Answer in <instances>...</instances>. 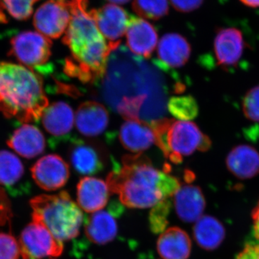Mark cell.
<instances>
[{"mask_svg": "<svg viewBox=\"0 0 259 259\" xmlns=\"http://www.w3.org/2000/svg\"><path fill=\"white\" fill-rule=\"evenodd\" d=\"M113 167L107 177L109 190L131 208L154 207L173 196L182 186L169 172L156 169L141 153L123 156L121 164L113 161Z\"/></svg>", "mask_w": 259, "mask_h": 259, "instance_id": "obj_1", "label": "cell"}, {"mask_svg": "<svg viewBox=\"0 0 259 259\" xmlns=\"http://www.w3.org/2000/svg\"><path fill=\"white\" fill-rule=\"evenodd\" d=\"M40 75L20 64L0 61V113L28 124L49 106Z\"/></svg>", "mask_w": 259, "mask_h": 259, "instance_id": "obj_2", "label": "cell"}, {"mask_svg": "<svg viewBox=\"0 0 259 259\" xmlns=\"http://www.w3.org/2000/svg\"><path fill=\"white\" fill-rule=\"evenodd\" d=\"M30 204L32 220L41 222L57 239L69 241L79 235L83 223L82 212L67 192L37 196Z\"/></svg>", "mask_w": 259, "mask_h": 259, "instance_id": "obj_3", "label": "cell"}, {"mask_svg": "<svg viewBox=\"0 0 259 259\" xmlns=\"http://www.w3.org/2000/svg\"><path fill=\"white\" fill-rule=\"evenodd\" d=\"M154 131L156 144L165 157L173 163H182L184 156L194 151H208L212 141L198 126L191 121L161 118L151 122Z\"/></svg>", "mask_w": 259, "mask_h": 259, "instance_id": "obj_4", "label": "cell"}, {"mask_svg": "<svg viewBox=\"0 0 259 259\" xmlns=\"http://www.w3.org/2000/svg\"><path fill=\"white\" fill-rule=\"evenodd\" d=\"M71 19L63 42L71 53L104 37L97 28L93 10H89L88 0L67 2Z\"/></svg>", "mask_w": 259, "mask_h": 259, "instance_id": "obj_5", "label": "cell"}, {"mask_svg": "<svg viewBox=\"0 0 259 259\" xmlns=\"http://www.w3.org/2000/svg\"><path fill=\"white\" fill-rule=\"evenodd\" d=\"M19 245L23 259H54L60 256L64 250L62 241L36 220H32L22 232Z\"/></svg>", "mask_w": 259, "mask_h": 259, "instance_id": "obj_6", "label": "cell"}, {"mask_svg": "<svg viewBox=\"0 0 259 259\" xmlns=\"http://www.w3.org/2000/svg\"><path fill=\"white\" fill-rule=\"evenodd\" d=\"M10 54L30 69L45 70L51 55L52 42L36 32L24 31L10 41Z\"/></svg>", "mask_w": 259, "mask_h": 259, "instance_id": "obj_7", "label": "cell"}, {"mask_svg": "<svg viewBox=\"0 0 259 259\" xmlns=\"http://www.w3.org/2000/svg\"><path fill=\"white\" fill-rule=\"evenodd\" d=\"M71 13L67 2L49 0L36 10L33 25L37 31L49 38H58L69 26Z\"/></svg>", "mask_w": 259, "mask_h": 259, "instance_id": "obj_8", "label": "cell"}, {"mask_svg": "<svg viewBox=\"0 0 259 259\" xmlns=\"http://www.w3.org/2000/svg\"><path fill=\"white\" fill-rule=\"evenodd\" d=\"M32 177L37 186L47 191L61 189L69 178V167L60 156L48 155L40 158L31 168Z\"/></svg>", "mask_w": 259, "mask_h": 259, "instance_id": "obj_9", "label": "cell"}, {"mask_svg": "<svg viewBox=\"0 0 259 259\" xmlns=\"http://www.w3.org/2000/svg\"><path fill=\"white\" fill-rule=\"evenodd\" d=\"M245 47L243 32L236 28L218 30L214 40V53L218 64L223 68L233 67L238 64Z\"/></svg>", "mask_w": 259, "mask_h": 259, "instance_id": "obj_10", "label": "cell"}, {"mask_svg": "<svg viewBox=\"0 0 259 259\" xmlns=\"http://www.w3.org/2000/svg\"><path fill=\"white\" fill-rule=\"evenodd\" d=\"M191 52L190 42L185 37L177 33L166 34L158 42L159 59L153 61V64L164 71L169 68H180L188 62Z\"/></svg>", "mask_w": 259, "mask_h": 259, "instance_id": "obj_11", "label": "cell"}, {"mask_svg": "<svg viewBox=\"0 0 259 259\" xmlns=\"http://www.w3.org/2000/svg\"><path fill=\"white\" fill-rule=\"evenodd\" d=\"M97 28L109 42L120 44L128 27L131 15L117 5L108 4L93 10Z\"/></svg>", "mask_w": 259, "mask_h": 259, "instance_id": "obj_12", "label": "cell"}, {"mask_svg": "<svg viewBox=\"0 0 259 259\" xmlns=\"http://www.w3.org/2000/svg\"><path fill=\"white\" fill-rule=\"evenodd\" d=\"M127 45L136 55L149 59L157 46L156 29L144 19L131 16L127 32Z\"/></svg>", "mask_w": 259, "mask_h": 259, "instance_id": "obj_13", "label": "cell"}, {"mask_svg": "<svg viewBox=\"0 0 259 259\" xmlns=\"http://www.w3.org/2000/svg\"><path fill=\"white\" fill-rule=\"evenodd\" d=\"M173 196L175 210L182 221L197 222L202 217L206 202L199 187L192 185L181 186Z\"/></svg>", "mask_w": 259, "mask_h": 259, "instance_id": "obj_14", "label": "cell"}, {"mask_svg": "<svg viewBox=\"0 0 259 259\" xmlns=\"http://www.w3.org/2000/svg\"><path fill=\"white\" fill-rule=\"evenodd\" d=\"M76 126L78 131L88 137L102 134L109 123V114L102 104L95 101L83 102L76 112Z\"/></svg>", "mask_w": 259, "mask_h": 259, "instance_id": "obj_15", "label": "cell"}, {"mask_svg": "<svg viewBox=\"0 0 259 259\" xmlns=\"http://www.w3.org/2000/svg\"><path fill=\"white\" fill-rule=\"evenodd\" d=\"M226 164L236 178L250 180L259 174V152L249 145H238L228 153Z\"/></svg>", "mask_w": 259, "mask_h": 259, "instance_id": "obj_16", "label": "cell"}, {"mask_svg": "<svg viewBox=\"0 0 259 259\" xmlns=\"http://www.w3.org/2000/svg\"><path fill=\"white\" fill-rule=\"evenodd\" d=\"M107 182L94 177H83L77 185V201L80 208L88 213L102 210L110 196Z\"/></svg>", "mask_w": 259, "mask_h": 259, "instance_id": "obj_17", "label": "cell"}, {"mask_svg": "<svg viewBox=\"0 0 259 259\" xmlns=\"http://www.w3.org/2000/svg\"><path fill=\"white\" fill-rule=\"evenodd\" d=\"M120 140L123 147L131 152L141 153L156 144L154 131L149 122L127 120L121 126Z\"/></svg>", "mask_w": 259, "mask_h": 259, "instance_id": "obj_18", "label": "cell"}, {"mask_svg": "<svg viewBox=\"0 0 259 259\" xmlns=\"http://www.w3.org/2000/svg\"><path fill=\"white\" fill-rule=\"evenodd\" d=\"M8 145L23 157L32 158L44 152L46 141L44 135L37 127L24 124L15 131L8 140Z\"/></svg>", "mask_w": 259, "mask_h": 259, "instance_id": "obj_19", "label": "cell"}, {"mask_svg": "<svg viewBox=\"0 0 259 259\" xmlns=\"http://www.w3.org/2000/svg\"><path fill=\"white\" fill-rule=\"evenodd\" d=\"M69 158L75 171L79 175H96L104 168L98 151L81 139L73 140L70 147Z\"/></svg>", "mask_w": 259, "mask_h": 259, "instance_id": "obj_20", "label": "cell"}, {"mask_svg": "<svg viewBox=\"0 0 259 259\" xmlns=\"http://www.w3.org/2000/svg\"><path fill=\"white\" fill-rule=\"evenodd\" d=\"M191 249L190 237L178 227L165 230L157 241L158 253L163 259H187L190 257Z\"/></svg>", "mask_w": 259, "mask_h": 259, "instance_id": "obj_21", "label": "cell"}, {"mask_svg": "<svg viewBox=\"0 0 259 259\" xmlns=\"http://www.w3.org/2000/svg\"><path fill=\"white\" fill-rule=\"evenodd\" d=\"M84 230L90 241L104 245L115 239L117 225L110 212L100 210L92 213L85 219Z\"/></svg>", "mask_w": 259, "mask_h": 259, "instance_id": "obj_22", "label": "cell"}, {"mask_svg": "<svg viewBox=\"0 0 259 259\" xmlns=\"http://www.w3.org/2000/svg\"><path fill=\"white\" fill-rule=\"evenodd\" d=\"M41 117L42 125L47 132L54 136L69 134L74 126V112L71 107L64 102H57L49 105Z\"/></svg>", "mask_w": 259, "mask_h": 259, "instance_id": "obj_23", "label": "cell"}, {"mask_svg": "<svg viewBox=\"0 0 259 259\" xmlns=\"http://www.w3.org/2000/svg\"><path fill=\"white\" fill-rule=\"evenodd\" d=\"M193 233L197 244L201 248L208 250L218 248L226 237V231L222 223L209 215L199 218L194 225Z\"/></svg>", "mask_w": 259, "mask_h": 259, "instance_id": "obj_24", "label": "cell"}, {"mask_svg": "<svg viewBox=\"0 0 259 259\" xmlns=\"http://www.w3.org/2000/svg\"><path fill=\"white\" fill-rule=\"evenodd\" d=\"M23 174V163L15 154L9 151H0V185H15Z\"/></svg>", "mask_w": 259, "mask_h": 259, "instance_id": "obj_25", "label": "cell"}, {"mask_svg": "<svg viewBox=\"0 0 259 259\" xmlns=\"http://www.w3.org/2000/svg\"><path fill=\"white\" fill-rule=\"evenodd\" d=\"M38 0H0V22L5 23L8 18L25 20L30 18L33 5Z\"/></svg>", "mask_w": 259, "mask_h": 259, "instance_id": "obj_26", "label": "cell"}, {"mask_svg": "<svg viewBox=\"0 0 259 259\" xmlns=\"http://www.w3.org/2000/svg\"><path fill=\"white\" fill-rule=\"evenodd\" d=\"M167 107L171 115L180 120L190 121L198 115V105L195 99L190 95L171 97Z\"/></svg>", "mask_w": 259, "mask_h": 259, "instance_id": "obj_27", "label": "cell"}, {"mask_svg": "<svg viewBox=\"0 0 259 259\" xmlns=\"http://www.w3.org/2000/svg\"><path fill=\"white\" fill-rule=\"evenodd\" d=\"M133 9L136 14L151 20H159L168 14V0H134Z\"/></svg>", "mask_w": 259, "mask_h": 259, "instance_id": "obj_28", "label": "cell"}, {"mask_svg": "<svg viewBox=\"0 0 259 259\" xmlns=\"http://www.w3.org/2000/svg\"><path fill=\"white\" fill-rule=\"evenodd\" d=\"M243 115L248 120L259 122V86L250 89L242 102Z\"/></svg>", "mask_w": 259, "mask_h": 259, "instance_id": "obj_29", "label": "cell"}, {"mask_svg": "<svg viewBox=\"0 0 259 259\" xmlns=\"http://www.w3.org/2000/svg\"><path fill=\"white\" fill-rule=\"evenodd\" d=\"M170 204L168 199H164L155 205L150 214L151 228L154 233L163 231L166 228L167 216L169 212Z\"/></svg>", "mask_w": 259, "mask_h": 259, "instance_id": "obj_30", "label": "cell"}, {"mask_svg": "<svg viewBox=\"0 0 259 259\" xmlns=\"http://www.w3.org/2000/svg\"><path fill=\"white\" fill-rule=\"evenodd\" d=\"M20 255V245L14 237L0 233V259H19Z\"/></svg>", "mask_w": 259, "mask_h": 259, "instance_id": "obj_31", "label": "cell"}, {"mask_svg": "<svg viewBox=\"0 0 259 259\" xmlns=\"http://www.w3.org/2000/svg\"><path fill=\"white\" fill-rule=\"evenodd\" d=\"M172 6L181 13H191L200 8L204 0H170Z\"/></svg>", "mask_w": 259, "mask_h": 259, "instance_id": "obj_32", "label": "cell"}, {"mask_svg": "<svg viewBox=\"0 0 259 259\" xmlns=\"http://www.w3.org/2000/svg\"><path fill=\"white\" fill-rule=\"evenodd\" d=\"M12 215L10 202L3 189H0V224L9 222Z\"/></svg>", "mask_w": 259, "mask_h": 259, "instance_id": "obj_33", "label": "cell"}, {"mask_svg": "<svg viewBox=\"0 0 259 259\" xmlns=\"http://www.w3.org/2000/svg\"><path fill=\"white\" fill-rule=\"evenodd\" d=\"M236 259H259V240L247 243Z\"/></svg>", "mask_w": 259, "mask_h": 259, "instance_id": "obj_34", "label": "cell"}, {"mask_svg": "<svg viewBox=\"0 0 259 259\" xmlns=\"http://www.w3.org/2000/svg\"><path fill=\"white\" fill-rule=\"evenodd\" d=\"M252 220L253 223V235L255 238L259 240V202L252 212Z\"/></svg>", "mask_w": 259, "mask_h": 259, "instance_id": "obj_35", "label": "cell"}, {"mask_svg": "<svg viewBox=\"0 0 259 259\" xmlns=\"http://www.w3.org/2000/svg\"><path fill=\"white\" fill-rule=\"evenodd\" d=\"M245 6L250 8H259V0H240Z\"/></svg>", "mask_w": 259, "mask_h": 259, "instance_id": "obj_36", "label": "cell"}, {"mask_svg": "<svg viewBox=\"0 0 259 259\" xmlns=\"http://www.w3.org/2000/svg\"><path fill=\"white\" fill-rule=\"evenodd\" d=\"M107 1L110 2V3H115V4H126V3H129L131 0H107Z\"/></svg>", "mask_w": 259, "mask_h": 259, "instance_id": "obj_37", "label": "cell"}, {"mask_svg": "<svg viewBox=\"0 0 259 259\" xmlns=\"http://www.w3.org/2000/svg\"><path fill=\"white\" fill-rule=\"evenodd\" d=\"M58 1H61V2H68V1H69V0H58Z\"/></svg>", "mask_w": 259, "mask_h": 259, "instance_id": "obj_38", "label": "cell"}]
</instances>
